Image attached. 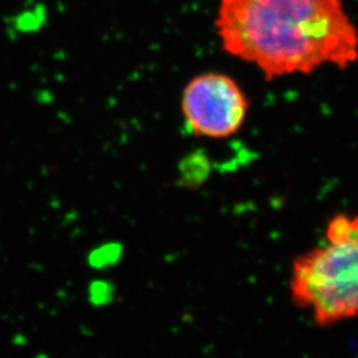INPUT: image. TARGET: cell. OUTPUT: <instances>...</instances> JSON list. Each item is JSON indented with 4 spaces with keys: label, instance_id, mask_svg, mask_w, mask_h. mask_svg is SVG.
I'll use <instances>...</instances> for the list:
<instances>
[{
    "label": "cell",
    "instance_id": "7a4b0ae2",
    "mask_svg": "<svg viewBox=\"0 0 358 358\" xmlns=\"http://www.w3.org/2000/svg\"><path fill=\"white\" fill-rule=\"evenodd\" d=\"M289 287L320 327L358 316V217L332 219L327 243L294 262Z\"/></svg>",
    "mask_w": 358,
    "mask_h": 358
},
{
    "label": "cell",
    "instance_id": "3957f363",
    "mask_svg": "<svg viewBox=\"0 0 358 358\" xmlns=\"http://www.w3.org/2000/svg\"><path fill=\"white\" fill-rule=\"evenodd\" d=\"M180 108L194 136L229 138L243 127L250 103L232 77L208 72L186 85Z\"/></svg>",
    "mask_w": 358,
    "mask_h": 358
},
{
    "label": "cell",
    "instance_id": "6da1fadb",
    "mask_svg": "<svg viewBox=\"0 0 358 358\" xmlns=\"http://www.w3.org/2000/svg\"><path fill=\"white\" fill-rule=\"evenodd\" d=\"M214 27L223 51L268 81L358 60V28L344 0H219Z\"/></svg>",
    "mask_w": 358,
    "mask_h": 358
}]
</instances>
